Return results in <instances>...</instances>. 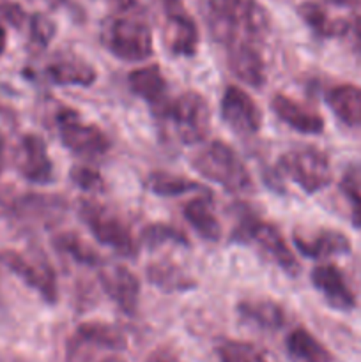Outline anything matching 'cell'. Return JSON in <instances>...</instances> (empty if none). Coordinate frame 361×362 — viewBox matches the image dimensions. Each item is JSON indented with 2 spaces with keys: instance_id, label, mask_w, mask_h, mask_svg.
Returning a JSON list of instances; mask_svg holds the SVG:
<instances>
[{
  "instance_id": "obj_17",
  "label": "cell",
  "mask_w": 361,
  "mask_h": 362,
  "mask_svg": "<svg viewBox=\"0 0 361 362\" xmlns=\"http://www.w3.org/2000/svg\"><path fill=\"white\" fill-rule=\"evenodd\" d=\"M271 108L275 115L301 134H321L324 131V119L319 113L301 103L294 101L285 94H276L271 99Z\"/></svg>"
},
{
  "instance_id": "obj_16",
  "label": "cell",
  "mask_w": 361,
  "mask_h": 362,
  "mask_svg": "<svg viewBox=\"0 0 361 362\" xmlns=\"http://www.w3.org/2000/svg\"><path fill=\"white\" fill-rule=\"evenodd\" d=\"M311 283L326 303L338 311H349L356 306L353 290L347 286L342 271L333 264H322L311 271Z\"/></svg>"
},
{
  "instance_id": "obj_11",
  "label": "cell",
  "mask_w": 361,
  "mask_h": 362,
  "mask_svg": "<svg viewBox=\"0 0 361 362\" xmlns=\"http://www.w3.org/2000/svg\"><path fill=\"white\" fill-rule=\"evenodd\" d=\"M18 173L32 184H50L53 179V161L45 140L39 134L28 133L21 136L14 154Z\"/></svg>"
},
{
  "instance_id": "obj_35",
  "label": "cell",
  "mask_w": 361,
  "mask_h": 362,
  "mask_svg": "<svg viewBox=\"0 0 361 362\" xmlns=\"http://www.w3.org/2000/svg\"><path fill=\"white\" fill-rule=\"evenodd\" d=\"M145 362H180V361H179V357L172 352V350L158 349L147 357V361Z\"/></svg>"
},
{
  "instance_id": "obj_30",
  "label": "cell",
  "mask_w": 361,
  "mask_h": 362,
  "mask_svg": "<svg viewBox=\"0 0 361 362\" xmlns=\"http://www.w3.org/2000/svg\"><path fill=\"white\" fill-rule=\"evenodd\" d=\"M142 244L152 250V247H159L163 244H177V246H190V240L184 235V232H180L179 228H176L173 225L168 223H151L149 226H145L142 230L140 235Z\"/></svg>"
},
{
  "instance_id": "obj_3",
  "label": "cell",
  "mask_w": 361,
  "mask_h": 362,
  "mask_svg": "<svg viewBox=\"0 0 361 362\" xmlns=\"http://www.w3.org/2000/svg\"><path fill=\"white\" fill-rule=\"evenodd\" d=\"M103 46L124 62H140L152 55V32L145 21L130 16H110L99 32Z\"/></svg>"
},
{
  "instance_id": "obj_32",
  "label": "cell",
  "mask_w": 361,
  "mask_h": 362,
  "mask_svg": "<svg viewBox=\"0 0 361 362\" xmlns=\"http://www.w3.org/2000/svg\"><path fill=\"white\" fill-rule=\"evenodd\" d=\"M71 180L76 184L80 189L88 191V193H99L105 189V179L96 168L87 165H74L69 173Z\"/></svg>"
},
{
  "instance_id": "obj_12",
  "label": "cell",
  "mask_w": 361,
  "mask_h": 362,
  "mask_svg": "<svg viewBox=\"0 0 361 362\" xmlns=\"http://www.w3.org/2000/svg\"><path fill=\"white\" fill-rule=\"evenodd\" d=\"M99 283L106 296L127 317H134L140 303V281L124 265H110L99 271Z\"/></svg>"
},
{
  "instance_id": "obj_39",
  "label": "cell",
  "mask_w": 361,
  "mask_h": 362,
  "mask_svg": "<svg viewBox=\"0 0 361 362\" xmlns=\"http://www.w3.org/2000/svg\"><path fill=\"white\" fill-rule=\"evenodd\" d=\"M356 37H357V42H360V48H361V16L357 18V21H356Z\"/></svg>"
},
{
  "instance_id": "obj_34",
  "label": "cell",
  "mask_w": 361,
  "mask_h": 362,
  "mask_svg": "<svg viewBox=\"0 0 361 362\" xmlns=\"http://www.w3.org/2000/svg\"><path fill=\"white\" fill-rule=\"evenodd\" d=\"M0 18L11 23L13 27H21L25 23V11L18 6L16 2H11V0H0Z\"/></svg>"
},
{
  "instance_id": "obj_8",
  "label": "cell",
  "mask_w": 361,
  "mask_h": 362,
  "mask_svg": "<svg viewBox=\"0 0 361 362\" xmlns=\"http://www.w3.org/2000/svg\"><path fill=\"white\" fill-rule=\"evenodd\" d=\"M57 133L67 151L85 159L103 158L110 151V138L96 124L85 122L76 110L64 108L55 117Z\"/></svg>"
},
{
  "instance_id": "obj_14",
  "label": "cell",
  "mask_w": 361,
  "mask_h": 362,
  "mask_svg": "<svg viewBox=\"0 0 361 362\" xmlns=\"http://www.w3.org/2000/svg\"><path fill=\"white\" fill-rule=\"evenodd\" d=\"M127 83L134 95L149 103L156 115H166L168 101V83L159 66H145L127 74Z\"/></svg>"
},
{
  "instance_id": "obj_19",
  "label": "cell",
  "mask_w": 361,
  "mask_h": 362,
  "mask_svg": "<svg viewBox=\"0 0 361 362\" xmlns=\"http://www.w3.org/2000/svg\"><path fill=\"white\" fill-rule=\"evenodd\" d=\"M46 76L53 85H73V87H91L98 78L94 67L84 59L69 55L59 57L46 66Z\"/></svg>"
},
{
  "instance_id": "obj_37",
  "label": "cell",
  "mask_w": 361,
  "mask_h": 362,
  "mask_svg": "<svg viewBox=\"0 0 361 362\" xmlns=\"http://www.w3.org/2000/svg\"><path fill=\"white\" fill-rule=\"evenodd\" d=\"M6 45H7V35H6V30H4V27L0 25V57H2L4 52H6Z\"/></svg>"
},
{
  "instance_id": "obj_28",
  "label": "cell",
  "mask_w": 361,
  "mask_h": 362,
  "mask_svg": "<svg viewBox=\"0 0 361 362\" xmlns=\"http://www.w3.org/2000/svg\"><path fill=\"white\" fill-rule=\"evenodd\" d=\"M147 187L158 197H179V194L202 191L204 186L183 175H173L166 172H152L147 177Z\"/></svg>"
},
{
  "instance_id": "obj_23",
  "label": "cell",
  "mask_w": 361,
  "mask_h": 362,
  "mask_svg": "<svg viewBox=\"0 0 361 362\" xmlns=\"http://www.w3.org/2000/svg\"><path fill=\"white\" fill-rule=\"evenodd\" d=\"M147 279L161 292H188L197 286L195 279L188 276L183 269L170 260L154 262L147 267Z\"/></svg>"
},
{
  "instance_id": "obj_27",
  "label": "cell",
  "mask_w": 361,
  "mask_h": 362,
  "mask_svg": "<svg viewBox=\"0 0 361 362\" xmlns=\"http://www.w3.org/2000/svg\"><path fill=\"white\" fill-rule=\"evenodd\" d=\"M216 354L219 362H276L273 354L264 346L236 339H225L219 343Z\"/></svg>"
},
{
  "instance_id": "obj_33",
  "label": "cell",
  "mask_w": 361,
  "mask_h": 362,
  "mask_svg": "<svg viewBox=\"0 0 361 362\" xmlns=\"http://www.w3.org/2000/svg\"><path fill=\"white\" fill-rule=\"evenodd\" d=\"M55 35V23L46 14L35 13L30 18V45L35 49H45Z\"/></svg>"
},
{
  "instance_id": "obj_26",
  "label": "cell",
  "mask_w": 361,
  "mask_h": 362,
  "mask_svg": "<svg viewBox=\"0 0 361 362\" xmlns=\"http://www.w3.org/2000/svg\"><path fill=\"white\" fill-rule=\"evenodd\" d=\"M297 14L319 37H336V35L345 34L349 28L345 21L331 20L324 7L319 6L317 2H303L297 7Z\"/></svg>"
},
{
  "instance_id": "obj_38",
  "label": "cell",
  "mask_w": 361,
  "mask_h": 362,
  "mask_svg": "<svg viewBox=\"0 0 361 362\" xmlns=\"http://www.w3.org/2000/svg\"><path fill=\"white\" fill-rule=\"evenodd\" d=\"M4 166H6V144H4V140L0 138V173H2Z\"/></svg>"
},
{
  "instance_id": "obj_15",
  "label": "cell",
  "mask_w": 361,
  "mask_h": 362,
  "mask_svg": "<svg viewBox=\"0 0 361 362\" xmlns=\"http://www.w3.org/2000/svg\"><path fill=\"white\" fill-rule=\"evenodd\" d=\"M229 69L241 83L260 88L265 83V62L258 45H236L227 48Z\"/></svg>"
},
{
  "instance_id": "obj_18",
  "label": "cell",
  "mask_w": 361,
  "mask_h": 362,
  "mask_svg": "<svg viewBox=\"0 0 361 362\" xmlns=\"http://www.w3.org/2000/svg\"><path fill=\"white\" fill-rule=\"evenodd\" d=\"M294 246L308 258H328L336 255H347L350 251V240L338 230L322 228L311 235L294 233Z\"/></svg>"
},
{
  "instance_id": "obj_29",
  "label": "cell",
  "mask_w": 361,
  "mask_h": 362,
  "mask_svg": "<svg viewBox=\"0 0 361 362\" xmlns=\"http://www.w3.org/2000/svg\"><path fill=\"white\" fill-rule=\"evenodd\" d=\"M53 246H55V250L59 253L67 255V257H71L74 262H78L81 265H91V267L96 265L98 267L99 262H101L98 251L74 232L59 233L53 239Z\"/></svg>"
},
{
  "instance_id": "obj_20",
  "label": "cell",
  "mask_w": 361,
  "mask_h": 362,
  "mask_svg": "<svg viewBox=\"0 0 361 362\" xmlns=\"http://www.w3.org/2000/svg\"><path fill=\"white\" fill-rule=\"evenodd\" d=\"M326 103L336 119L345 126H361V87L353 83L336 85L326 94Z\"/></svg>"
},
{
  "instance_id": "obj_21",
  "label": "cell",
  "mask_w": 361,
  "mask_h": 362,
  "mask_svg": "<svg viewBox=\"0 0 361 362\" xmlns=\"http://www.w3.org/2000/svg\"><path fill=\"white\" fill-rule=\"evenodd\" d=\"M184 219L193 226L195 232L209 243H218L222 239V225L218 216L214 214L211 200L205 197L193 198L183 209Z\"/></svg>"
},
{
  "instance_id": "obj_40",
  "label": "cell",
  "mask_w": 361,
  "mask_h": 362,
  "mask_svg": "<svg viewBox=\"0 0 361 362\" xmlns=\"http://www.w3.org/2000/svg\"><path fill=\"white\" fill-rule=\"evenodd\" d=\"M101 362H124V361L120 359V357H117V356H112V357H106V359H103Z\"/></svg>"
},
{
  "instance_id": "obj_22",
  "label": "cell",
  "mask_w": 361,
  "mask_h": 362,
  "mask_svg": "<svg viewBox=\"0 0 361 362\" xmlns=\"http://www.w3.org/2000/svg\"><path fill=\"white\" fill-rule=\"evenodd\" d=\"M237 313L244 322L265 329V331H278L285 324V311L278 303L269 299L243 300L237 304Z\"/></svg>"
},
{
  "instance_id": "obj_41",
  "label": "cell",
  "mask_w": 361,
  "mask_h": 362,
  "mask_svg": "<svg viewBox=\"0 0 361 362\" xmlns=\"http://www.w3.org/2000/svg\"><path fill=\"white\" fill-rule=\"evenodd\" d=\"M331 4H336V6H345V4H349L350 0H329Z\"/></svg>"
},
{
  "instance_id": "obj_4",
  "label": "cell",
  "mask_w": 361,
  "mask_h": 362,
  "mask_svg": "<svg viewBox=\"0 0 361 362\" xmlns=\"http://www.w3.org/2000/svg\"><path fill=\"white\" fill-rule=\"evenodd\" d=\"M232 239L236 243L255 244L260 247L285 274L297 276L301 267L296 255L290 250L287 240L283 239L282 232L275 225L268 221H262L255 214H246L237 221L236 230L232 233Z\"/></svg>"
},
{
  "instance_id": "obj_31",
  "label": "cell",
  "mask_w": 361,
  "mask_h": 362,
  "mask_svg": "<svg viewBox=\"0 0 361 362\" xmlns=\"http://www.w3.org/2000/svg\"><path fill=\"white\" fill-rule=\"evenodd\" d=\"M340 187L353 205L350 221L356 228H361V166H350L343 175Z\"/></svg>"
},
{
  "instance_id": "obj_1",
  "label": "cell",
  "mask_w": 361,
  "mask_h": 362,
  "mask_svg": "<svg viewBox=\"0 0 361 362\" xmlns=\"http://www.w3.org/2000/svg\"><path fill=\"white\" fill-rule=\"evenodd\" d=\"M205 20L212 37L225 48L260 46L269 32L268 11L258 0H207Z\"/></svg>"
},
{
  "instance_id": "obj_2",
  "label": "cell",
  "mask_w": 361,
  "mask_h": 362,
  "mask_svg": "<svg viewBox=\"0 0 361 362\" xmlns=\"http://www.w3.org/2000/svg\"><path fill=\"white\" fill-rule=\"evenodd\" d=\"M191 165L204 179L218 184L229 193L244 194L253 189V179L246 165L225 141L212 140L205 144L193 156Z\"/></svg>"
},
{
  "instance_id": "obj_24",
  "label": "cell",
  "mask_w": 361,
  "mask_h": 362,
  "mask_svg": "<svg viewBox=\"0 0 361 362\" xmlns=\"http://www.w3.org/2000/svg\"><path fill=\"white\" fill-rule=\"evenodd\" d=\"M285 346L292 362H333L329 350L306 329H294L287 336Z\"/></svg>"
},
{
  "instance_id": "obj_6",
  "label": "cell",
  "mask_w": 361,
  "mask_h": 362,
  "mask_svg": "<svg viewBox=\"0 0 361 362\" xmlns=\"http://www.w3.org/2000/svg\"><path fill=\"white\" fill-rule=\"evenodd\" d=\"M78 216L98 243L112 247L122 257L133 258L137 255L138 244L130 226L112 211L96 202L84 200L78 205Z\"/></svg>"
},
{
  "instance_id": "obj_13",
  "label": "cell",
  "mask_w": 361,
  "mask_h": 362,
  "mask_svg": "<svg viewBox=\"0 0 361 362\" xmlns=\"http://www.w3.org/2000/svg\"><path fill=\"white\" fill-rule=\"evenodd\" d=\"M168 28L166 41L168 48L177 57H193L198 48V28L190 14L183 9L180 0H165Z\"/></svg>"
},
{
  "instance_id": "obj_9",
  "label": "cell",
  "mask_w": 361,
  "mask_h": 362,
  "mask_svg": "<svg viewBox=\"0 0 361 362\" xmlns=\"http://www.w3.org/2000/svg\"><path fill=\"white\" fill-rule=\"evenodd\" d=\"M165 117L172 120L177 138L183 144H200L209 134L211 110L204 95L198 92H184L179 98L170 101Z\"/></svg>"
},
{
  "instance_id": "obj_5",
  "label": "cell",
  "mask_w": 361,
  "mask_h": 362,
  "mask_svg": "<svg viewBox=\"0 0 361 362\" xmlns=\"http://www.w3.org/2000/svg\"><path fill=\"white\" fill-rule=\"evenodd\" d=\"M280 175L292 179L304 193L314 194L331 184L329 158L315 147H297L285 152L276 165Z\"/></svg>"
},
{
  "instance_id": "obj_7",
  "label": "cell",
  "mask_w": 361,
  "mask_h": 362,
  "mask_svg": "<svg viewBox=\"0 0 361 362\" xmlns=\"http://www.w3.org/2000/svg\"><path fill=\"white\" fill-rule=\"evenodd\" d=\"M0 265L38 292L45 303L55 304L59 300L55 271L42 253L23 255L20 251L4 250L0 251Z\"/></svg>"
},
{
  "instance_id": "obj_36",
  "label": "cell",
  "mask_w": 361,
  "mask_h": 362,
  "mask_svg": "<svg viewBox=\"0 0 361 362\" xmlns=\"http://www.w3.org/2000/svg\"><path fill=\"white\" fill-rule=\"evenodd\" d=\"M11 211H13L11 204H7L6 198H4L2 194H0V218H2L4 214H7V212H11Z\"/></svg>"
},
{
  "instance_id": "obj_10",
  "label": "cell",
  "mask_w": 361,
  "mask_h": 362,
  "mask_svg": "<svg viewBox=\"0 0 361 362\" xmlns=\"http://www.w3.org/2000/svg\"><path fill=\"white\" fill-rule=\"evenodd\" d=\"M222 119L234 133L250 136L260 131L262 127V110L253 101L248 92L243 88L230 85L225 88L219 103Z\"/></svg>"
},
{
  "instance_id": "obj_25",
  "label": "cell",
  "mask_w": 361,
  "mask_h": 362,
  "mask_svg": "<svg viewBox=\"0 0 361 362\" xmlns=\"http://www.w3.org/2000/svg\"><path fill=\"white\" fill-rule=\"evenodd\" d=\"M74 338L81 345L98 346L105 350H122L126 346V338L115 325L98 320L84 322L78 325Z\"/></svg>"
}]
</instances>
